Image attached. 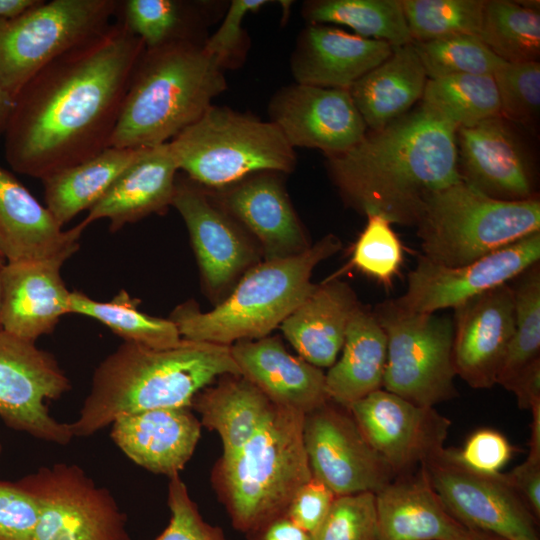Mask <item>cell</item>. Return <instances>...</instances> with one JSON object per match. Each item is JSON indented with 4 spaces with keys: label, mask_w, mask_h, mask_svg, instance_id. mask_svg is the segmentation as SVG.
I'll list each match as a JSON object with an SVG mask.
<instances>
[{
    "label": "cell",
    "mask_w": 540,
    "mask_h": 540,
    "mask_svg": "<svg viewBox=\"0 0 540 540\" xmlns=\"http://www.w3.org/2000/svg\"><path fill=\"white\" fill-rule=\"evenodd\" d=\"M144 49L119 20L30 79L14 98L3 134L11 168L43 180L110 147Z\"/></svg>",
    "instance_id": "1"
},
{
    "label": "cell",
    "mask_w": 540,
    "mask_h": 540,
    "mask_svg": "<svg viewBox=\"0 0 540 540\" xmlns=\"http://www.w3.org/2000/svg\"><path fill=\"white\" fill-rule=\"evenodd\" d=\"M457 128L424 104L328 158L332 180L359 212L415 226L426 199L461 181Z\"/></svg>",
    "instance_id": "2"
},
{
    "label": "cell",
    "mask_w": 540,
    "mask_h": 540,
    "mask_svg": "<svg viewBox=\"0 0 540 540\" xmlns=\"http://www.w3.org/2000/svg\"><path fill=\"white\" fill-rule=\"evenodd\" d=\"M225 374L241 375L230 346L183 339L169 349L124 341L94 370L74 437H88L119 416L159 408H191L194 396Z\"/></svg>",
    "instance_id": "3"
},
{
    "label": "cell",
    "mask_w": 540,
    "mask_h": 540,
    "mask_svg": "<svg viewBox=\"0 0 540 540\" xmlns=\"http://www.w3.org/2000/svg\"><path fill=\"white\" fill-rule=\"evenodd\" d=\"M223 67L202 43L144 49L132 73L110 146L141 148L172 140L227 88Z\"/></svg>",
    "instance_id": "4"
},
{
    "label": "cell",
    "mask_w": 540,
    "mask_h": 540,
    "mask_svg": "<svg viewBox=\"0 0 540 540\" xmlns=\"http://www.w3.org/2000/svg\"><path fill=\"white\" fill-rule=\"evenodd\" d=\"M305 414L274 404L250 440L212 472L213 487L233 528L244 535L285 515L312 477L305 449Z\"/></svg>",
    "instance_id": "5"
},
{
    "label": "cell",
    "mask_w": 540,
    "mask_h": 540,
    "mask_svg": "<svg viewBox=\"0 0 540 540\" xmlns=\"http://www.w3.org/2000/svg\"><path fill=\"white\" fill-rule=\"evenodd\" d=\"M334 235L305 252L265 260L249 268L232 293L214 309L202 312L193 302L176 307L170 319L183 339L230 346L266 337L315 289V266L341 249Z\"/></svg>",
    "instance_id": "6"
},
{
    "label": "cell",
    "mask_w": 540,
    "mask_h": 540,
    "mask_svg": "<svg viewBox=\"0 0 540 540\" xmlns=\"http://www.w3.org/2000/svg\"><path fill=\"white\" fill-rule=\"evenodd\" d=\"M415 226L423 257L458 267L540 231V201L494 199L461 180L432 193Z\"/></svg>",
    "instance_id": "7"
},
{
    "label": "cell",
    "mask_w": 540,
    "mask_h": 540,
    "mask_svg": "<svg viewBox=\"0 0 540 540\" xmlns=\"http://www.w3.org/2000/svg\"><path fill=\"white\" fill-rule=\"evenodd\" d=\"M178 170L201 187L220 189L251 174L290 173L296 153L271 121L211 105L169 141Z\"/></svg>",
    "instance_id": "8"
},
{
    "label": "cell",
    "mask_w": 540,
    "mask_h": 540,
    "mask_svg": "<svg viewBox=\"0 0 540 540\" xmlns=\"http://www.w3.org/2000/svg\"><path fill=\"white\" fill-rule=\"evenodd\" d=\"M119 6L118 0H39L0 18V85L14 99L45 66L109 26Z\"/></svg>",
    "instance_id": "9"
},
{
    "label": "cell",
    "mask_w": 540,
    "mask_h": 540,
    "mask_svg": "<svg viewBox=\"0 0 540 540\" xmlns=\"http://www.w3.org/2000/svg\"><path fill=\"white\" fill-rule=\"evenodd\" d=\"M373 313L387 337L382 389L426 407L455 398L453 320L404 309L394 299Z\"/></svg>",
    "instance_id": "10"
},
{
    "label": "cell",
    "mask_w": 540,
    "mask_h": 540,
    "mask_svg": "<svg viewBox=\"0 0 540 540\" xmlns=\"http://www.w3.org/2000/svg\"><path fill=\"white\" fill-rule=\"evenodd\" d=\"M18 481L39 508L29 540H131L127 516L110 490L79 465L42 466Z\"/></svg>",
    "instance_id": "11"
},
{
    "label": "cell",
    "mask_w": 540,
    "mask_h": 540,
    "mask_svg": "<svg viewBox=\"0 0 540 540\" xmlns=\"http://www.w3.org/2000/svg\"><path fill=\"white\" fill-rule=\"evenodd\" d=\"M71 382L55 357L35 342L0 330V419L14 431L67 445L69 423L57 421L47 401L70 391Z\"/></svg>",
    "instance_id": "12"
},
{
    "label": "cell",
    "mask_w": 540,
    "mask_h": 540,
    "mask_svg": "<svg viewBox=\"0 0 540 540\" xmlns=\"http://www.w3.org/2000/svg\"><path fill=\"white\" fill-rule=\"evenodd\" d=\"M422 466L447 510L466 528L508 540H540L538 520L505 473L473 470L455 448L442 449Z\"/></svg>",
    "instance_id": "13"
},
{
    "label": "cell",
    "mask_w": 540,
    "mask_h": 540,
    "mask_svg": "<svg viewBox=\"0 0 540 540\" xmlns=\"http://www.w3.org/2000/svg\"><path fill=\"white\" fill-rule=\"evenodd\" d=\"M303 437L312 476L336 496L375 494L396 477L344 406L329 400L305 414Z\"/></svg>",
    "instance_id": "14"
},
{
    "label": "cell",
    "mask_w": 540,
    "mask_h": 540,
    "mask_svg": "<svg viewBox=\"0 0 540 540\" xmlns=\"http://www.w3.org/2000/svg\"><path fill=\"white\" fill-rule=\"evenodd\" d=\"M540 259V231L472 263L446 267L421 256L408 274L407 288L394 301L419 313L455 308L485 291L510 283Z\"/></svg>",
    "instance_id": "15"
},
{
    "label": "cell",
    "mask_w": 540,
    "mask_h": 540,
    "mask_svg": "<svg viewBox=\"0 0 540 540\" xmlns=\"http://www.w3.org/2000/svg\"><path fill=\"white\" fill-rule=\"evenodd\" d=\"M395 476L418 469L444 449L451 420L434 407L379 389L348 408Z\"/></svg>",
    "instance_id": "16"
},
{
    "label": "cell",
    "mask_w": 540,
    "mask_h": 540,
    "mask_svg": "<svg viewBox=\"0 0 540 540\" xmlns=\"http://www.w3.org/2000/svg\"><path fill=\"white\" fill-rule=\"evenodd\" d=\"M270 121L293 147L341 154L367 133L348 90L296 83L280 88L268 106Z\"/></svg>",
    "instance_id": "17"
},
{
    "label": "cell",
    "mask_w": 540,
    "mask_h": 540,
    "mask_svg": "<svg viewBox=\"0 0 540 540\" xmlns=\"http://www.w3.org/2000/svg\"><path fill=\"white\" fill-rule=\"evenodd\" d=\"M453 329L456 376L474 389L493 387L515 330L514 293L510 283L455 307Z\"/></svg>",
    "instance_id": "18"
},
{
    "label": "cell",
    "mask_w": 540,
    "mask_h": 540,
    "mask_svg": "<svg viewBox=\"0 0 540 540\" xmlns=\"http://www.w3.org/2000/svg\"><path fill=\"white\" fill-rule=\"evenodd\" d=\"M456 143L462 181L498 200L536 198L526 149L501 115L457 128Z\"/></svg>",
    "instance_id": "19"
},
{
    "label": "cell",
    "mask_w": 540,
    "mask_h": 540,
    "mask_svg": "<svg viewBox=\"0 0 540 540\" xmlns=\"http://www.w3.org/2000/svg\"><path fill=\"white\" fill-rule=\"evenodd\" d=\"M172 206L183 218L207 289L219 293L245 269L257 253L238 222L201 186L176 178Z\"/></svg>",
    "instance_id": "20"
},
{
    "label": "cell",
    "mask_w": 540,
    "mask_h": 540,
    "mask_svg": "<svg viewBox=\"0 0 540 540\" xmlns=\"http://www.w3.org/2000/svg\"><path fill=\"white\" fill-rule=\"evenodd\" d=\"M216 204L259 241L265 260L299 255L311 245L278 172L251 174L216 189Z\"/></svg>",
    "instance_id": "21"
},
{
    "label": "cell",
    "mask_w": 540,
    "mask_h": 540,
    "mask_svg": "<svg viewBox=\"0 0 540 540\" xmlns=\"http://www.w3.org/2000/svg\"><path fill=\"white\" fill-rule=\"evenodd\" d=\"M86 226L63 230L46 206L0 166V246L6 261L68 260Z\"/></svg>",
    "instance_id": "22"
},
{
    "label": "cell",
    "mask_w": 540,
    "mask_h": 540,
    "mask_svg": "<svg viewBox=\"0 0 540 540\" xmlns=\"http://www.w3.org/2000/svg\"><path fill=\"white\" fill-rule=\"evenodd\" d=\"M392 51L384 41L309 24L298 36L290 67L296 83L348 90Z\"/></svg>",
    "instance_id": "23"
},
{
    "label": "cell",
    "mask_w": 540,
    "mask_h": 540,
    "mask_svg": "<svg viewBox=\"0 0 540 540\" xmlns=\"http://www.w3.org/2000/svg\"><path fill=\"white\" fill-rule=\"evenodd\" d=\"M191 408H159L122 415L110 436L135 464L169 478L191 459L201 436L200 420Z\"/></svg>",
    "instance_id": "24"
},
{
    "label": "cell",
    "mask_w": 540,
    "mask_h": 540,
    "mask_svg": "<svg viewBox=\"0 0 540 540\" xmlns=\"http://www.w3.org/2000/svg\"><path fill=\"white\" fill-rule=\"evenodd\" d=\"M61 261H6L2 271V329L36 342L53 332L70 313V291L60 270Z\"/></svg>",
    "instance_id": "25"
},
{
    "label": "cell",
    "mask_w": 540,
    "mask_h": 540,
    "mask_svg": "<svg viewBox=\"0 0 540 540\" xmlns=\"http://www.w3.org/2000/svg\"><path fill=\"white\" fill-rule=\"evenodd\" d=\"M230 350L240 374L273 404L307 414L329 401L323 370L290 354L278 337L241 340Z\"/></svg>",
    "instance_id": "26"
},
{
    "label": "cell",
    "mask_w": 540,
    "mask_h": 540,
    "mask_svg": "<svg viewBox=\"0 0 540 540\" xmlns=\"http://www.w3.org/2000/svg\"><path fill=\"white\" fill-rule=\"evenodd\" d=\"M377 540H458L463 526L447 510L424 466L375 493Z\"/></svg>",
    "instance_id": "27"
},
{
    "label": "cell",
    "mask_w": 540,
    "mask_h": 540,
    "mask_svg": "<svg viewBox=\"0 0 540 540\" xmlns=\"http://www.w3.org/2000/svg\"><path fill=\"white\" fill-rule=\"evenodd\" d=\"M178 167L169 142L145 147L107 193L88 210L82 223L110 221L116 232L126 224L163 213L172 205Z\"/></svg>",
    "instance_id": "28"
},
{
    "label": "cell",
    "mask_w": 540,
    "mask_h": 540,
    "mask_svg": "<svg viewBox=\"0 0 540 540\" xmlns=\"http://www.w3.org/2000/svg\"><path fill=\"white\" fill-rule=\"evenodd\" d=\"M359 305L347 283L327 280L316 285L280 328L299 357L318 368H330L342 350L349 320Z\"/></svg>",
    "instance_id": "29"
},
{
    "label": "cell",
    "mask_w": 540,
    "mask_h": 540,
    "mask_svg": "<svg viewBox=\"0 0 540 540\" xmlns=\"http://www.w3.org/2000/svg\"><path fill=\"white\" fill-rule=\"evenodd\" d=\"M427 76L413 43L393 47L391 55L357 80L350 96L371 131L400 118L422 99Z\"/></svg>",
    "instance_id": "30"
},
{
    "label": "cell",
    "mask_w": 540,
    "mask_h": 540,
    "mask_svg": "<svg viewBox=\"0 0 540 540\" xmlns=\"http://www.w3.org/2000/svg\"><path fill=\"white\" fill-rule=\"evenodd\" d=\"M339 360L325 374L330 401L349 408L382 389L387 337L373 311L361 304L352 314Z\"/></svg>",
    "instance_id": "31"
},
{
    "label": "cell",
    "mask_w": 540,
    "mask_h": 540,
    "mask_svg": "<svg viewBox=\"0 0 540 540\" xmlns=\"http://www.w3.org/2000/svg\"><path fill=\"white\" fill-rule=\"evenodd\" d=\"M274 404L242 375L225 374L200 390L191 408L200 415L202 426L220 436L227 460L238 453L256 433Z\"/></svg>",
    "instance_id": "32"
},
{
    "label": "cell",
    "mask_w": 540,
    "mask_h": 540,
    "mask_svg": "<svg viewBox=\"0 0 540 540\" xmlns=\"http://www.w3.org/2000/svg\"><path fill=\"white\" fill-rule=\"evenodd\" d=\"M145 147H108L97 155L41 180L46 207L64 226L76 215L92 208Z\"/></svg>",
    "instance_id": "33"
},
{
    "label": "cell",
    "mask_w": 540,
    "mask_h": 540,
    "mask_svg": "<svg viewBox=\"0 0 540 540\" xmlns=\"http://www.w3.org/2000/svg\"><path fill=\"white\" fill-rule=\"evenodd\" d=\"M210 6L205 1L125 0L117 15L145 49H154L184 41L204 44L201 32L210 20Z\"/></svg>",
    "instance_id": "34"
},
{
    "label": "cell",
    "mask_w": 540,
    "mask_h": 540,
    "mask_svg": "<svg viewBox=\"0 0 540 540\" xmlns=\"http://www.w3.org/2000/svg\"><path fill=\"white\" fill-rule=\"evenodd\" d=\"M309 24H338L392 47L412 43L402 0H313L303 4Z\"/></svg>",
    "instance_id": "35"
},
{
    "label": "cell",
    "mask_w": 540,
    "mask_h": 540,
    "mask_svg": "<svg viewBox=\"0 0 540 540\" xmlns=\"http://www.w3.org/2000/svg\"><path fill=\"white\" fill-rule=\"evenodd\" d=\"M139 300L121 290L107 302L97 301L79 291H72L69 312L93 318L124 341L153 349H169L181 344L176 324L170 319L154 317L141 312Z\"/></svg>",
    "instance_id": "36"
},
{
    "label": "cell",
    "mask_w": 540,
    "mask_h": 540,
    "mask_svg": "<svg viewBox=\"0 0 540 540\" xmlns=\"http://www.w3.org/2000/svg\"><path fill=\"white\" fill-rule=\"evenodd\" d=\"M421 103L456 128L500 115L498 92L490 75L458 74L427 79Z\"/></svg>",
    "instance_id": "37"
},
{
    "label": "cell",
    "mask_w": 540,
    "mask_h": 540,
    "mask_svg": "<svg viewBox=\"0 0 540 540\" xmlns=\"http://www.w3.org/2000/svg\"><path fill=\"white\" fill-rule=\"evenodd\" d=\"M479 38L502 61H539L540 13L518 1H485Z\"/></svg>",
    "instance_id": "38"
},
{
    "label": "cell",
    "mask_w": 540,
    "mask_h": 540,
    "mask_svg": "<svg viewBox=\"0 0 540 540\" xmlns=\"http://www.w3.org/2000/svg\"><path fill=\"white\" fill-rule=\"evenodd\" d=\"M515 330L501 366L502 387L520 370L540 358V266H530L515 279Z\"/></svg>",
    "instance_id": "39"
},
{
    "label": "cell",
    "mask_w": 540,
    "mask_h": 540,
    "mask_svg": "<svg viewBox=\"0 0 540 540\" xmlns=\"http://www.w3.org/2000/svg\"><path fill=\"white\" fill-rule=\"evenodd\" d=\"M484 4L482 0H402L412 42L479 37Z\"/></svg>",
    "instance_id": "40"
},
{
    "label": "cell",
    "mask_w": 540,
    "mask_h": 540,
    "mask_svg": "<svg viewBox=\"0 0 540 540\" xmlns=\"http://www.w3.org/2000/svg\"><path fill=\"white\" fill-rule=\"evenodd\" d=\"M412 43L428 79L458 74L492 76L504 63L479 37L473 35Z\"/></svg>",
    "instance_id": "41"
},
{
    "label": "cell",
    "mask_w": 540,
    "mask_h": 540,
    "mask_svg": "<svg viewBox=\"0 0 540 540\" xmlns=\"http://www.w3.org/2000/svg\"><path fill=\"white\" fill-rule=\"evenodd\" d=\"M367 218L353 247L351 264L382 284L390 285L403 260L401 242L385 216L374 213Z\"/></svg>",
    "instance_id": "42"
},
{
    "label": "cell",
    "mask_w": 540,
    "mask_h": 540,
    "mask_svg": "<svg viewBox=\"0 0 540 540\" xmlns=\"http://www.w3.org/2000/svg\"><path fill=\"white\" fill-rule=\"evenodd\" d=\"M500 115L509 122L529 124L539 116L540 63H502L492 75Z\"/></svg>",
    "instance_id": "43"
},
{
    "label": "cell",
    "mask_w": 540,
    "mask_h": 540,
    "mask_svg": "<svg viewBox=\"0 0 540 540\" xmlns=\"http://www.w3.org/2000/svg\"><path fill=\"white\" fill-rule=\"evenodd\" d=\"M313 540H377L375 494L336 496Z\"/></svg>",
    "instance_id": "44"
},
{
    "label": "cell",
    "mask_w": 540,
    "mask_h": 540,
    "mask_svg": "<svg viewBox=\"0 0 540 540\" xmlns=\"http://www.w3.org/2000/svg\"><path fill=\"white\" fill-rule=\"evenodd\" d=\"M167 505L169 524L154 540H227L220 527L203 519L180 474L169 478Z\"/></svg>",
    "instance_id": "45"
},
{
    "label": "cell",
    "mask_w": 540,
    "mask_h": 540,
    "mask_svg": "<svg viewBox=\"0 0 540 540\" xmlns=\"http://www.w3.org/2000/svg\"><path fill=\"white\" fill-rule=\"evenodd\" d=\"M267 0H232L221 25L206 38L203 48L224 68L237 63L246 49V36L242 23L247 14L265 6Z\"/></svg>",
    "instance_id": "46"
},
{
    "label": "cell",
    "mask_w": 540,
    "mask_h": 540,
    "mask_svg": "<svg viewBox=\"0 0 540 540\" xmlns=\"http://www.w3.org/2000/svg\"><path fill=\"white\" fill-rule=\"evenodd\" d=\"M38 515L36 500L18 480H0V540H29Z\"/></svg>",
    "instance_id": "47"
},
{
    "label": "cell",
    "mask_w": 540,
    "mask_h": 540,
    "mask_svg": "<svg viewBox=\"0 0 540 540\" xmlns=\"http://www.w3.org/2000/svg\"><path fill=\"white\" fill-rule=\"evenodd\" d=\"M457 452L461 461L473 470L497 474L512 457L513 447L499 431L482 428L473 432Z\"/></svg>",
    "instance_id": "48"
},
{
    "label": "cell",
    "mask_w": 540,
    "mask_h": 540,
    "mask_svg": "<svg viewBox=\"0 0 540 540\" xmlns=\"http://www.w3.org/2000/svg\"><path fill=\"white\" fill-rule=\"evenodd\" d=\"M335 497L329 487L312 476L297 491L285 515L313 535L328 514Z\"/></svg>",
    "instance_id": "49"
},
{
    "label": "cell",
    "mask_w": 540,
    "mask_h": 540,
    "mask_svg": "<svg viewBox=\"0 0 540 540\" xmlns=\"http://www.w3.org/2000/svg\"><path fill=\"white\" fill-rule=\"evenodd\" d=\"M505 476L530 512L540 519V454L528 452L525 460Z\"/></svg>",
    "instance_id": "50"
},
{
    "label": "cell",
    "mask_w": 540,
    "mask_h": 540,
    "mask_svg": "<svg viewBox=\"0 0 540 540\" xmlns=\"http://www.w3.org/2000/svg\"><path fill=\"white\" fill-rule=\"evenodd\" d=\"M503 387L515 395L522 410H530L540 403V358L520 370Z\"/></svg>",
    "instance_id": "51"
},
{
    "label": "cell",
    "mask_w": 540,
    "mask_h": 540,
    "mask_svg": "<svg viewBox=\"0 0 540 540\" xmlns=\"http://www.w3.org/2000/svg\"><path fill=\"white\" fill-rule=\"evenodd\" d=\"M247 540H313V535L286 515L276 517L245 535Z\"/></svg>",
    "instance_id": "52"
},
{
    "label": "cell",
    "mask_w": 540,
    "mask_h": 540,
    "mask_svg": "<svg viewBox=\"0 0 540 540\" xmlns=\"http://www.w3.org/2000/svg\"><path fill=\"white\" fill-rule=\"evenodd\" d=\"M39 0H0V18L16 17L35 4Z\"/></svg>",
    "instance_id": "53"
},
{
    "label": "cell",
    "mask_w": 540,
    "mask_h": 540,
    "mask_svg": "<svg viewBox=\"0 0 540 540\" xmlns=\"http://www.w3.org/2000/svg\"><path fill=\"white\" fill-rule=\"evenodd\" d=\"M13 105V97L0 85V136L5 132Z\"/></svg>",
    "instance_id": "54"
},
{
    "label": "cell",
    "mask_w": 540,
    "mask_h": 540,
    "mask_svg": "<svg viewBox=\"0 0 540 540\" xmlns=\"http://www.w3.org/2000/svg\"><path fill=\"white\" fill-rule=\"evenodd\" d=\"M458 540H508V539L500 535L491 533V532L466 528L465 532L462 534V536Z\"/></svg>",
    "instance_id": "55"
},
{
    "label": "cell",
    "mask_w": 540,
    "mask_h": 540,
    "mask_svg": "<svg viewBox=\"0 0 540 540\" xmlns=\"http://www.w3.org/2000/svg\"><path fill=\"white\" fill-rule=\"evenodd\" d=\"M6 259L0 255V330H2L1 325V312H2V271L5 266Z\"/></svg>",
    "instance_id": "56"
},
{
    "label": "cell",
    "mask_w": 540,
    "mask_h": 540,
    "mask_svg": "<svg viewBox=\"0 0 540 540\" xmlns=\"http://www.w3.org/2000/svg\"><path fill=\"white\" fill-rule=\"evenodd\" d=\"M2 449H3V446H2V444H1V442H0V455H1V453H2Z\"/></svg>",
    "instance_id": "57"
},
{
    "label": "cell",
    "mask_w": 540,
    "mask_h": 540,
    "mask_svg": "<svg viewBox=\"0 0 540 540\" xmlns=\"http://www.w3.org/2000/svg\"><path fill=\"white\" fill-rule=\"evenodd\" d=\"M0 255H2V256H3V254H2V249H1V246H0ZM3 257H4V256H3Z\"/></svg>",
    "instance_id": "58"
}]
</instances>
